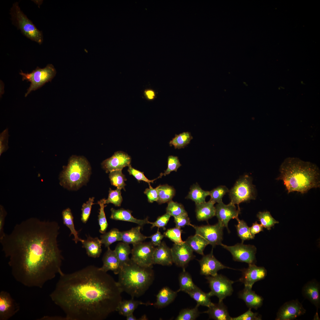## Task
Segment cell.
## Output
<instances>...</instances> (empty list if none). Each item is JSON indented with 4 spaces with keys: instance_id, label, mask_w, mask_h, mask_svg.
Wrapping results in <instances>:
<instances>
[{
    "instance_id": "cell-1",
    "label": "cell",
    "mask_w": 320,
    "mask_h": 320,
    "mask_svg": "<svg viewBox=\"0 0 320 320\" xmlns=\"http://www.w3.org/2000/svg\"><path fill=\"white\" fill-rule=\"evenodd\" d=\"M60 226L54 221L31 218L17 224L0 240L15 280L41 288L61 270L63 257L57 240Z\"/></svg>"
},
{
    "instance_id": "cell-2",
    "label": "cell",
    "mask_w": 320,
    "mask_h": 320,
    "mask_svg": "<svg viewBox=\"0 0 320 320\" xmlns=\"http://www.w3.org/2000/svg\"><path fill=\"white\" fill-rule=\"evenodd\" d=\"M122 292L112 276L91 265L60 275L49 296L66 320H103L117 311Z\"/></svg>"
},
{
    "instance_id": "cell-3",
    "label": "cell",
    "mask_w": 320,
    "mask_h": 320,
    "mask_svg": "<svg viewBox=\"0 0 320 320\" xmlns=\"http://www.w3.org/2000/svg\"><path fill=\"white\" fill-rule=\"evenodd\" d=\"M276 179L283 181L288 193L295 191L304 194L320 187V170L314 164L289 157L282 163Z\"/></svg>"
},
{
    "instance_id": "cell-4",
    "label": "cell",
    "mask_w": 320,
    "mask_h": 320,
    "mask_svg": "<svg viewBox=\"0 0 320 320\" xmlns=\"http://www.w3.org/2000/svg\"><path fill=\"white\" fill-rule=\"evenodd\" d=\"M118 285L124 292L133 298L143 295L152 284L154 277L152 268L140 266L131 260L121 267Z\"/></svg>"
},
{
    "instance_id": "cell-5",
    "label": "cell",
    "mask_w": 320,
    "mask_h": 320,
    "mask_svg": "<svg viewBox=\"0 0 320 320\" xmlns=\"http://www.w3.org/2000/svg\"><path fill=\"white\" fill-rule=\"evenodd\" d=\"M91 172L90 164L83 156L72 155L60 175V185L71 190H76L85 185Z\"/></svg>"
},
{
    "instance_id": "cell-6",
    "label": "cell",
    "mask_w": 320,
    "mask_h": 320,
    "mask_svg": "<svg viewBox=\"0 0 320 320\" xmlns=\"http://www.w3.org/2000/svg\"><path fill=\"white\" fill-rule=\"evenodd\" d=\"M10 14L12 23L25 36L39 44L43 41L42 32L38 29L32 22L21 10L18 3L15 2L11 8Z\"/></svg>"
},
{
    "instance_id": "cell-7",
    "label": "cell",
    "mask_w": 320,
    "mask_h": 320,
    "mask_svg": "<svg viewBox=\"0 0 320 320\" xmlns=\"http://www.w3.org/2000/svg\"><path fill=\"white\" fill-rule=\"evenodd\" d=\"M56 73V70L52 64H48L42 68L37 67L30 73H24L21 70L19 74L22 76V80H26L31 82L25 97H27L32 91L36 90L46 83L51 82Z\"/></svg>"
},
{
    "instance_id": "cell-8",
    "label": "cell",
    "mask_w": 320,
    "mask_h": 320,
    "mask_svg": "<svg viewBox=\"0 0 320 320\" xmlns=\"http://www.w3.org/2000/svg\"><path fill=\"white\" fill-rule=\"evenodd\" d=\"M229 192L231 202L236 204L239 209L240 203L255 199V186L252 183L251 178L248 175H245L237 180Z\"/></svg>"
},
{
    "instance_id": "cell-9",
    "label": "cell",
    "mask_w": 320,
    "mask_h": 320,
    "mask_svg": "<svg viewBox=\"0 0 320 320\" xmlns=\"http://www.w3.org/2000/svg\"><path fill=\"white\" fill-rule=\"evenodd\" d=\"M206 279L210 289V291L208 293L210 297L216 296L219 299V301H221L232 294V284L234 281L218 274L214 276H206Z\"/></svg>"
},
{
    "instance_id": "cell-10",
    "label": "cell",
    "mask_w": 320,
    "mask_h": 320,
    "mask_svg": "<svg viewBox=\"0 0 320 320\" xmlns=\"http://www.w3.org/2000/svg\"><path fill=\"white\" fill-rule=\"evenodd\" d=\"M133 246L131 260L140 266L153 268V255L155 247L151 242H142Z\"/></svg>"
},
{
    "instance_id": "cell-11",
    "label": "cell",
    "mask_w": 320,
    "mask_h": 320,
    "mask_svg": "<svg viewBox=\"0 0 320 320\" xmlns=\"http://www.w3.org/2000/svg\"><path fill=\"white\" fill-rule=\"evenodd\" d=\"M221 246L231 253L235 261L246 263L248 264H255L256 262V248L254 245L244 244L241 243L233 246H228L223 244Z\"/></svg>"
},
{
    "instance_id": "cell-12",
    "label": "cell",
    "mask_w": 320,
    "mask_h": 320,
    "mask_svg": "<svg viewBox=\"0 0 320 320\" xmlns=\"http://www.w3.org/2000/svg\"><path fill=\"white\" fill-rule=\"evenodd\" d=\"M192 227L195 230L196 234L204 238L213 247L222 244L224 227L218 223L213 225H193Z\"/></svg>"
},
{
    "instance_id": "cell-13",
    "label": "cell",
    "mask_w": 320,
    "mask_h": 320,
    "mask_svg": "<svg viewBox=\"0 0 320 320\" xmlns=\"http://www.w3.org/2000/svg\"><path fill=\"white\" fill-rule=\"evenodd\" d=\"M306 310L297 299L285 303L278 311L276 320H292L305 314Z\"/></svg>"
},
{
    "instance_id": "cell-14",
    "label": "cell",
    "mask_w": 320,
    "mask_h": 320,
    "mask_svg": "<svg viewBox=\"0 0 320 320\" xmlns=\"http://www.w3.org/2000/svg\"><path fill=\"white\" fill-rule=\"evenodd\" d=\"M171 250L173 263L182 268L183 270L194 257L193 251L185 241L180 244L174 243Z\"/></svg>"
},
{
    "instance_id": "cell-15",
    "label": "cell",
    "mask_w": 320,
    "mask_h": 320,
    "mask_svg": "<svg viewBox=\"0 0 320 320\" xmlns=\"http://www.w3.org/2000/svg\"><path fill=\"white\" fill-rule=\"evenodd\" d=\"M215 208V216L218 219V223L223 227H226L229 233L228 222L231 219L238 217L240 213V209H237L235 204L231 202L228 204H225L223 201L218 203Z\"/></svg>"
},
{
    "instance_id": "cell-16",
    "label": "cell",
    "mask_w": 320,
    "mask_h": 320,
    "mask_svg": "<svg viewBox=\"0 0 320 320\" xmlns=\"http://www.w3.org/2000/svg\"><path fill=\"white\" fill-rule=\"evenodd\" d=\"M248 265L247 268L241 270L242 276L239 281L244 284V286L252 288L256 282L265 278L267 271L263 267L257 266L254 264Z\"/></svg>"
},
{
    "instance_id": "cell-17",
    "label": "cell",
    "mask_w": 320,
    "mask_h": 320,
    "mask_svg": "<svg viewBox=\"0 0 320 320\" xmlns=\"http://www.w3.org/2000/svg\"><path fill=\"white\" fill-rule=\"evenodd\" d=\"M200 267V274L206 276H214L217 275L220 270L225 268L233 269L224 265L215 257L213 254V248L210 253L203 255L198 260Z\"/></svg>"
},
{
    "instance_id": "cell-18",
    "label": "cell",
    "mask_w": 320,
    "mask_h": 320,
    "mask_svg": "<svg viewBox=\"0 0 320 320\" xmlns=\"http://www.w3.org/2000/svg\"><path fill=\"white\" fill-rule=\"evenodd\" d=\"M131 160L130 156L127 154L122 151H118L103 161L101 166L106 173L115 170H122L124 167L130 165Z\"/></svg>"
},
{
    "instance_id": "cell-19",
    "label": "cell",
    "mask_w": 320,
    "mask_h": 320,
    "mask_svg": "<svg viewBox=\"0 0 320 320\" xmlns=\"http://www.w3.org/2000/svg\"><path fill=\"white\" fill-rule=\"evenodd\" d=\"M20 310L18 304L7 291L0 292V320H7Z\"/></svg>"
},
{
    "instance_id": "cell-20",
    "label": "cell",
    "mask_w": 320,
    "mask_h": 320,
    "mask_svg": "<svg viewBox=\"0 0 320 320\" xmlns=\"http://www.w3.org/2000/svg\"><path fill=\"white\" fill-rule=\"evenodd\" d=\"M302 294L316 307L317 310L320 305V285L315 280L307 282L303 286Z\"/></svg>"
},
{
    "instance_id": "cell-21",
    "label": "cell",
    "mask_w": 320,
    "mask_h": 320,
    "mask_svg": "<svg viewBox=\"0 0 320 320\" xmlns=\"http://www.w3.org/2000/svg\"><path fill=\"white\" fill-rule=\"evenodd\" d=\"M173 263L171 249L163 241L155 248L153 255V264L169 266Z\"/></svg>"
},
{
    "instance_id": "cell-22",
    "label": "cell",
    "mask_w": 320,
    "mask_h": 320,
    "mask_svg": "<svg viewBox=\"0 0 320 320\" xmlns=\"http://www.w3.org/2000/svg\"><path fill=\"white\" fill-rule=\"evenodd\" d=\"M238 297L249 308L257 310L263 304V297L256 294L252 290V288L244 286V288L239 292Z\"/></svg>"
},
{
    "instance_id": "cell-23",
    "label": "cell",
    "mask_w": 320,
    "mask_h": 320,
    "mask_svg": "<svg viewBox=\"0 0 320 320\" xmlns=\"http://www.w3.org/2000/svg\"><path fill=\"white\" fill-rule=\"evenodd\" d=\"M102 261L103 265L101 267L99 268L100 269L106 272L111 270L115 274H119L121 266L119 260L114 250L111 249L109 247H107V250L103 256Z\"/></svg>"
},
{
    "instance_id": "cell-24",
    "label": "cell",
    "mask_w": 320,
    "mask_h": 320,
    "mask_svg": "<svg viewBox=\"0 0 320 320\" xmlns=\"http://www.w3.org/2000/svg\"><path fill=\"white\" fill-rule=\"evenodd\" d=\"M111 212L110 218L111 219L123 221H127L136 223L142 227L146 224H150L148 218L144 219H138L134 217L132 215V211L129 209L121 208L116 209L113 208L111 209Z\"/></svg>"
},
{
    "instance_id": "cell-25",
    "label": "cell",
    "mask_w": 320,
    "mask_h": 320,
    "mask_svg": "<svg viewBox=\"0 0 320 320\" xmlns=\"http://www.w3.org/2000/svg\"><path fill=\"white\" fill-rule=\"evenodd\" d=\"M207 313L210 319L215 320H231L232 317L228 313L227 308L223 302L219 301L208 308L207 311L203 312Z\"/></svg>"
},
{
    "instance_id": "cell-26",
    "label": "cell",
    "mask_w": 320,
    "mask_h": 320,
    "mask_svg": "<svg viewBox=\"0 0 320 320\" xmlns=\"http://www.w3.org/2000/svg\"><path fill=\"white\" fill-rule=\"evenodd\" d=\"M215 204L209 200L208 202L196 204L195 212L196 218L199 221H206L215 215Z\"/></svg>"
},
{
    "instance_id": "cell-27",
    "label": "cell",
    "mask_w": 320,
    "mask_h": 320,
    "mask_svg": "<svg viewBox=\"0 0 320 320\" xmlns=\"http://www.w3.org/2000/svg\"><path fill=\"white\" fill-rule=\"evenodd\" d=\"M87 238L81 242L82 247L84 248L87 255L93 258L99 257L102 252V243L98 237H92L86 236Z\"/></svg>"
},
{
    "instance_id": "cell-28",
    "label": "cell",
    "mask_w": 320,
    "mask_h": 320,
    "mask_svg": "<svg viewBox=\"0 0 320 320\" xmlns=\"http://www.w3.org/2000/svg\"><path fill=\"white\" fill-rule=\"evenodd\" d=\"M177 293V291H174L167 287H164L156 295V301L153 305L159 308L165 307L174 301Z\"/></svg>"
},
{
    "instance_id": "cell-29",
    "label": "cell",
    "mask_w": 320,
    "mask_h": 320,
    "mask_svg": "<svg viewBox=\"0 0 320 320\" xmlns=\"http://www.w3.org/2000/svg\"><path fill=\"white\" fill-rule=\"evenodd\" d=\"M142 227L140 226L132 228L129 230L121 231V241L125 243L135 244L143 242L148 237L140 232Z\"/></svg>"
},
{
    "instance_id": "cell-30",
    "label": "cell",
    "mask_w": 320,
    "mask_h": 320,
    "mask_svg": "<svg viewBox=\"0 0 320 320\" xmlns=\"http://www.w3.org/2000/svg\"><path fill=\"white\" fill-rule=\"evenodd\" d=\"M152 303L147 302L145 303L141 301L135 300L133 298L129 300H122L120 303L117 311L121 315L126 317L133 313L138 306L141 305L146 306L152 305Z\"/></svg>"
},
{
    "instance_id": "cell-31",
    "label": "cell",
    "mask_w": 320,
    "mask_h": 320,
    "mask_svg": "<svg viewBox=\"0 0 320 320\" xmlns=\"http://www.w3.org/2000/svg\"><path fill=\"white\" fill-rule=\"evenodd\" d=\"M185 242L193 251L202 255H204L205 247L209 244L204 238L196 234L188 237Z\"/></svg>"
},
{
    "instance_id": "cell-32",
    "label": "cell",
    "mask_w": 320,
    "mask_h": 320,
    "mask_svg": "<svg viewBox=\"0 0 320 320\" xmlns=\"http://www.w3.org/2000/svg\"><path fill=\"white\" fill-rule=\"evenodd\" d=\"M62 219L63 224L70 230L71 232L70 236L73 235L74 238L73 239L76 244L79 241L82 242L84 240L79 238L78 232L76 230L73 223V217L71 209L69 208L63 210L62 213Z\"/></svg>"
},
{
    "instance_id": "cell-33",
    "label": "cell",
    "mask_w": 320,
    "mask_h": 320,
    "mask_svg": "<svg viewBox=\"0 0 320 320\" xmlns=\"http://www.w3.org/2000/svg\"><path fill=\"white\" fill-rule=\"evenodd\" d=\"M186 293L196 302L199 306L201 305L209 308L213 305L211 300V297L208 293L203 292L200 289L197 287L196 288Z\"/></svg>"
},
{
    "instance_id": "cell-34",
    "label": "cell",
    "mask_w": 320,
    "mask_h": 320,
    "mask_svg": "<svg viewBox=\"0 0 320 320\" xmlns=\"http://www.w3.org/2000/svg\"><path fill=\"white\" fill-rule=\"evenodd\" d=\"M209 191L203 190L196 183L191 187L186 198L191 200L195 202L196 204H197L205 202L206 198L209 195Z\"/></svg>"
},
{
    "instance_id": "cell-35",
    "label": "cell",
    "mask_w": 320,
    "mask_h": 320,
    "mask_svg": "<svg viewBox=\"0 0 320 320\" xmlns=\"http://www.w3.org/2000/svg\"><path fill=\"white\" fill-rule=\"evenodd\" d=\"M157 187L158 199L157 202L159 204L168 203L172 200L175 193V190L173 187L165 184L159 185Z\"/></svg>"
},
{
    "instance_id": "cell-36",
    "label": "cell",
    "mask_w": 320,
    "mask_h": 320,
    "mask_svg": "<svg viewBox=\"0 0 320 320\" xmlns=\"http://www.w3.org/2000/svg\"><path fill=\"white\" fill-rule=\"evenodd\" d=\"M178 280L180 287L177 291V292L183 291L186 293L198 287L193 282L191 275L185 270H183L179 274Z\"/></svg>"
},
{
    "instance_id": "cell-37",
    "label": "cell",
    "mask_w": 320,
    "mask_h": 320,
    "mask_svg": "<svg viewBox=\"0 0 320 320\" xmlns=\"http://www.w3.org/2000/svg\"><path fill=\"white\" fill-rule=\"evenodd\" d=\"M114 250L119 260L121 267L130 261L129 255L131 254V249L129 244L123 242L119 243Z\"/></svg>"
},
{
    "instance_id": "cell-38",
    "label": "cell",
    "mask_w": 320,
    "mask_h": 320,
    "mask_svg": "<svg viewBox=\"0 0 320 320\" xmlns=\"http://www.w3.org/2000/svg\"><path fill=\"white\" fill-rule=\"evenodd\" d=\"M193 139L190 132H184L178 135L176 134L169 143L170 146H174L175 149H180L185 148Z\"/></svg>"
},
{
    "instance_id": "cell-39",
    "label": "cell",
    "mask_w": 320,
    "mask_h": 320,
    "mask_svg": "<svg viewBox=\"0 0 320 320\" xmlns=\"http://www.w3.org/2000/svg\"><path fill=\"white\" fill-rule=\"evenodd\" d=\"M100 238L102 244L107 248L116 241H121V232L117 228H112L108 232L103 234Z\"/></svg>"
},
{
    "instance_id": "cell-40",
    "label": "cell",
    "mask_w": 320,
    "mask_h": 320,
    "mask_svg": "<svg viewBox=\"0 0 320 320\" xmlns=\"http://www.w3.org/2000/svg\"><path fill=\"white\" fill-rule=\"evenodd\" d=\"M238 222V224L235 225L238 236L243 243L244 241L253 239L254 237L251 235L247 223L243 220H240L238 217L236 219Z\"/></svg>"
},
{
    "instance_id": "cell-41",
    "label": "cell",
    "mask_w": 320,
    "mask_h": 320,
    "mask_svg": "<svg viewBox=\"0 0 320 320\" xmlns=\"http://www.w3.org/2000/svg\"><path fill=\"white\" fill-rule=\"evenodd\" d=\"M109 177L112 185L115 186L117 188L125 191V186L126 181L125 176L122 173V170H115L109 172Z\"/></svg>"
},
{
    "instance_id": "cell-42",
    "label": "cell",
    "mask_w": 320,
    "mask_h": 320,
    "mask_svg": "<svg viewBox=\"0 0 320 320\" xmlns=\"http://www.w3.org/2000/svg\"><path fill=\"white\" fill-rule=\"evenodd\" d=\"M105 199H103L97 202V204L100 207L98 219L100 226L99 232L102 234L106 232L108 226L104 211V208L106 206L105 205Z\"/></svg>"
},
{
    "instance_id": "cell-43",
    "label": "cell",
    "mask_w": 320,
    "mask_h": 320,
    "mask_svg": "<svg viewBox=\"0 0 320 320\" xmlns=\"http://www.w3.org/2000/svg\"><path fill=\"white\" fill-rule=\"evenodd\" d=\"M197 304L192 308H185L182 310L175 319L176 320H194L201 313L198 309L199 306Z\"/></svg>"
},
{
    "instance_id": "cell-44",
    "label": "cell",
    "mask_w": 320,
    "mask_h": 320,
    "mask_svg": "<svg viewBox=\"0 0 320 320\" xmlns=\"http://www.w3.org/2000/svg\"><path fill=\"white\" fill-rule=\"evenodd\" d=\"M257 217L261 224L268 230H270L271 227L275 224L279 223L272 217L268 211L259 212L257 215Z\"/></svg>"
},
{
    "instance_id": "cell-45",
    "label": "cell",
    "mask_w": 320,
    "mask_h": 320,
    "mask_svg": "<svg viewBox=\"0 0 320 320\" xmlns=\"http://www.w3.org/2000/svg\"><path fill=\"white\" fill-rule=\"evenodd\" d=\"M166 213L174 217L187 213L183 205L171 200L168 203Z\"/></svg>"
},
{
    "instance_id": "cell-46",
    "label": "cell",
    "mask_w": 320,
    "mask_h": 320,
    "mask_svg": "<svg viewBox=\"0 0 320 320\" xmlns=\"http://www.w3.org/2000/svg\"><path fill=\"white\" fill-rule=\"evenodd\" d=\"M183 230L181 228L175 227L167 229L164 232L163 235L164 237L169 239L173 242L175 244H180L184 243L181 237V234Z\"/></svg>"
},
{
    "instance_id": "cell-47",
    "label": "cell",
    "mask_w": 320,
    "mask_h": 320,
    "mask_svg": "<svg viewBox=\"0 0 320 320\" xmlns=\"http://www.w3.org/2000/svg\"><path fill=\"white\" fill-rule=\"evenodd\" d=\"M228 188L224 185H220L209 191L210 200L215 204L222 202V198L225 194L229 192Z\"/></svg>"
},
{
    "instance_id": "cell-48",
    "label": "cell",
    "mask_w": 320,
    "mask_h": 320,
    "mask_svg": "<svg viewBox=\"0 0 320 320\" xmlns=\"http://www.w3.org/2000/svg\"><path fill=\"white\" fill-rule=\"evenodd\" d=\"M122 201L121 189L117 188L116 190H113L111 188H109L108 197L105 200V204L112 203L115 206L120 207Z\"/></svg>"
},
{
    "instance_id": "cell-49",
    "label": "cell",
    "mask_w": 320,
    "mask_h": 320,
    "mask_svg": "<svg viewBox=\"0 0 320 320\" xmlns=\"http://www.w3.org/2000/svg\"><path fill=\"white\" fill-rule=\"evenodd\" d=\"M94 197L90 198L85 203L82 205L81 210V220L84 223H86L87 221L90 214L92 205L94 204L93 202Z\"/></svg>"
},
{
    "instance_id": "cell-50",
    "label": "cell",
    "mask_w": 320,
    "mask_h": 320,
    "mask_svg": "<svg viewBox=\"0 0 320 320\" xmlns=\"http://www.w3.org/2000/svg\"><path fill=\"white\" fill-rule=\"evenodd\" d=\"M181 165L177 156L172 155L169 156L167 159V167L163 173V175L166 176L172 171L177 172Z\"/></svg>"
},
{
    "instance_id": "cell-51",
    "label": "cell",
    "mask_w": 320,
    "mask_h": 320,
    "mask_svg": "<svg viewBox=\"0 0 320 320\" xmlns=\"http://www.w3.org/2000/svg\"><path fill=\"white\" fill-rule=\"evenodd\" d=\"M128 171L130 175H133L138 181H143L149 184L150 183H153V182L157 179L161 178L163 175L162 173L160 174L159 176L157 178L152 180L148 179L144 175L143 172H141L133 168L130 165L128 166Z\"/></svg>"
},
{
    "instance_id": "cell-52",
    "label": "cell",
    "mask_w": 320,
    "mask_h": 320,
    "mask_svg": "<svg viewBox=\"0 0 320 320\" xmlns=\"http://www.w3.org/2000/svg\"><path fill=\"white\" fill-rule=\"evenodd\" d=\"M250 308L239 316L232 317L231 320H261V316L257 313L253 312Z\"/></svg>"
},
{
    "instance_id": "cell-53",
    "label": "cell",
    "mask_w": 320,
    "mask_h": 320,
    "mask_svg": "<svg viewBox=\"0 0 320 320\" xmlns=\"http://www.w3.org/2000/svg\"><path fill=\"white\" fill-rule=\"evenodd\" d=\"M171 217L169 214L167 213L162 216H159L155 221L150 222V224L152 225L151 228L152 229L154 227H157L159 228H162L164 230H165L166 229L165 226Z\"/></svg>"
},
{
    "instance_id": "cell-54",
    "label": "cell",
    "mask_w": 320,
    "mask_h": 320,
    "mask_svg": "<svg viewBox=\"0 0 320 320\" xmlns=\"http://www.w3.org/2000/svg\"><path fill=\"white\" fill-rule=\"evenodd\" d=\"M174 221L176 227L181 228L186 225H190L192 226H193V225L191 223L188 213L174 217Z\"/></svg>"
},
{
    "instance_id": "cell-55",
    "label": "cell",
    "mask_w": 320,
    "mask_h": 320,
    "mask_svg": "<svg viewBox=\"0 0 320 320\" xmlns=\"http://www.w3.org/2000/svg\"><path fill=\"white\" fill-rule=\"evenodd\" d=\"M149 185V188H146L144 191V193L147 197L148 201L150 203H153L154 201H157L158 199V193L157 187L155 188H153Z\"/></svg>"
},
{
    "instance_id": "cell-56",
    "label": "cell",
    "mask_w": 320,
    "mask_h": 320,
    "mask_svg": "<svg viewBox=\"0 0 320 320\" xmlns=\"http://www.w3.org/2000/svg\"><path fill=\"white\" fill-rule=\"evenodd\" d=\"M8 138V130L6 129L0 134V155L8 148L7 146Z\"/></svg>"
},
{
    "instance_id": "cell-57",
    "label": "cell",
    "mask_w": 320,
    "mask_h": 320,
    "mask_svg": "<svg viewBox=\"0 0 320 320\" xmlns=\"http://www.w3.org/2000/svg\"><path fill=\"white\" fill-rule=\"evenodd\" d=\"M7 212L4 207L2 205L0 206V240L4 236L5 233L4 231L5 219Z\"/></svg>"
},
{
    "instance_id": "cell-58",
    "label": "cell",
    "mask_w": 320,
    "mask_h": 320,
    "mask_svg": "<svg viewBox=\"0 0 320 320\" xmlns=\"http://www.w3.org/2000/svg\"><path fill=\"white\" fill-rule=\"evenodd\" d=\"M159 228H158L157 231L155 233L148 237V238L151 239V242L155 247L158 246L160 244L161 241L164 237V235L159 231Z\"/></svg>"
},
{
    "instance_id": "cell-59",
    "label": "cell",
    "mask_w": 320,
    "mask_h": 320,
    "mask_svg": "<svg viewBox=\"0 0 320 320\" xmlns=\"http://www.w3.org/2000/svg\"><path fill=\"white\" fill-rule=\"evenodd\" d=\"M263 228L262 225L258 224L256 221L253 223L252 226L249 228L250 231L252 236L255 237L256 234L263 231Z\"/></svg>"
},
{
    "instance_id": "cell-60",
    "label": "cell",
    "mask_w": 320,
    "mask_h": 320,
    "mask_svg": "<svg viewBox=\"0 0 320 320\" xmlns=\"http://www.w3.org/2000/svg\"><path fill=\"white\" fill-rule=\"evenodd\" d=\"M41 320H66L65 317L63 318L57 316H44L41 319Z\"/></svg>"
},
{
    "instance_id": "cell-61",
    "label": "cell",
    "mask_w": 320,
    "mask_h": 320,
    "mask_svg": "<svg viewBox=\"0 0 320 320\" xmlns=\"http://www.w3.org/2000/svg\"><path fill=\"white\" fill-rule=\"evenodd\" d=\"M126 317L127 320H137V319L134 316L133 313L128 315Z\"/></svg>"
},
{
    "instance_id": "cell-62",
    "label": "cell",
    "mask_w": 320,
    "mask_h": 320,
    "mask_svg": "<svg viewBox=\"0 0 320 320\" xmlns=\"http://www.w3.org/2000/svg\"><path fill=\"white\" fill-rule=\"evenodd\" d=\"M146 94L149 98L152 99L153 98L154 93L153 92L148 91L147 92Z\"/></svg>"
}]
</instances>
